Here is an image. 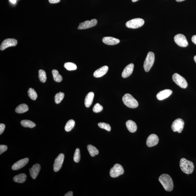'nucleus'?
<instances>
[{
    "label": "nucleus",
    "instance_id": "nucleus-28",
    "mask_svg": "<svg viewBox=\"0 0 196 196\" xmlns=\"http://www.w3.org/2000/svg\"><path fill=\"white\" fill-rule=\"evenodd\" d=\"M64 67L68 71H73L77 69V66L73 62H67L64 64Z\"/></svg>",
    "mask_w": 196,
    "mask_h": 196
},
{
    "label": "nucleus",
    "instance_id": "nucleus-3",
    "mask_svg": "<svg viewBox=\"0 0 196 196\" xmlns=\"http://www.w3.org/2000/svg\"><path fill=\"white\" fill-rule=\"evenodd\" d=\"M122 99L123 103L128 108H135L138 106L137 101L130 94H125Z\"/></svg>",
    "mask_w": 196,
    "mask_h": 196
},
{
    "label": "nucleus",
    "instance_id": "nucleus-4",
    "mask_svg": "<svg viewBox=\"0 0 196 196\" xmlns=\"http://www.w3.org/2000/svg\"><path fill=\"white\" fill-rule=\"evenodd\" d=\"M155 60V54L153 52L148 53L144 62V68L146 72H149L153 66Z\"/></svg>",
    "mask_w": 196,
    "mask_h": 196
},
{
    "label": "nucleus",
    "instance_id": "nucleus-18",
    "mask_svg": "<svg viewBox=\"0 0 196 196\" xmlns=\"http://www.w3.org/2000/svg\"><path fill=\"white\" fill-rule=\"evenodd\" d=\"M108 69L107 66H104L101 68H99L94 72V77H95L98 78L103 77L107 73Z\"/></svg>",
    "mask_w": 196,
    "mask_h": 196
},
{
    "label": "nucleus",
    "instance_id": "nucleus-8",
    "mask_svg": "<svg viewBox=\"0 0 196 196\" xmlns=\"http://www.w3.org/2000/svg\"><path fill=\"white\" fill-rule=\"evenodd\" d=\"M184 122L182 119H178L173 122L171 126L173 132L181 133L183 130Z\"/></svg>",
    "mask_w": 196,
    "mask_h": 196
},
{
    "label": "nucleus",
    "instance_id": "nucleus-16",
    "mask_svg": "<svg viewBox=\"0 0 196 196\" xmlns=\"http://www.w3.org/2000/svg\"><path fill=\"white\" fill-rule=\"evenodd\" d=\"M41 166L39 164H35L29 169L30 176L33 179L37 178L41 170Z\"/></svg>",
    "mask_w": 196,
    "mask_h": 196
},
{
    "label": "nucleus",
    "instance_id": "nucleus-10",
    "mask_svg": "<svg viewBox=\"0 0 196 196\" xmlns=\"http://www.w3.org/2000/svg\"><path fill=\"white\" fill-rule=\"evenodd\" d=\"M17 43H18V41L16 39H5L2 43L0 47V49L1 50L3 51L9 47L16 46Z\"/></svg>",
    "mask_w": 196,
    "mask_h": 196
},
{
    "label": "nucleus",
    "instance_id": "nucleus-13",
    "mask_svg": "<svg viewBox=\"0 0 196 196\" xmlns=\"http://www.w3.org/2000/svg\"><path fill=\"white\" fill-rule=\"evenodd\" d=\"M159 142V138L157 135L151 134L148 137L146 141V145L149 147L156 145Z\"/></svg>",
    "mask_w": 196,
    "mask_h": 196
},
{
    "label": "nucleus",
    "instance_id": "nucleus-9",
    "mask_svg": "<svg viewBox=\"0 0 196 196\" xmlns=\"http://www.w3.org/2000/svg\"><path fill=\"white\" fill-rule=\"evenodd\" d=\"M174 41L177 45L181 47H185L188 45L186 37L182 34H178L174 37Z\"/></svg>",
    "mask_w": 196,
    "mask_h": 196
},
{
    "label": "nucleus",
    "instance_id": "nucleus-32",
    "mask_svg": "<svg viewBox=\"0 0 196 196\" xmlns=\"http://www.w3.org/2000/svg\"><path fill=\"white\" fill-rule=\"evenodd\" d=\"M80 152L79 148L76 149L73 157V160L76 163H79L80 160Z\"/></svg>",
    "mask_w": 196,
    "mask_h": 196
},
{
    "label": "nucleus",
    "instance_id": "nucleus-26",
    "mask_svg": "<svg viewBox=\"0 0 196 196\" xmlns=\"http://www.w3.org/2000/svg\"><path fill=\"white\" fill-rule=\"evenodd\" d=\"M52 74L53 78L54 80L57 82L59 83L62 80V77L61 75L59 74L58 70L54 69L52 71Z\"/></svg>",
    "mask_w": 196,
    "mask_h": 196
},
{
    "label": "nucleus",
    "instance_id": "nucleus-21",
    "mask_svg": "<svg viewBox=\"0 0 196 196\" xmlns=\"http://www.w3.org/2000/svg\"><path fill=\"white\" fill-rule=\"evenodd\" d=\"M126 125L127 128L130 132L134 133L136 132L137 130V126L134 121L129 120L127 122Z\"/></svg>",
    "mask_w": 196,
    "mask_h": 196
},
{
    "label": "nucleus",
    "instance_id": "nucleus-37",
    "mask_svg": "<svg viewBox=\"0 0 196 196\" xmlns=\"http://www.w3.org/2000/svg\"><path fill=\"white\" fill-rule=\"evenodd\" d=\"M49 3L51 4L57 3L60 2V0H48Z\"/></svg>",
    "mask_w": 196,
    "mask_h": 196
},
{
    "label": "nucleus",
    "instance_id": "nucleus-22",
    "mask_svg": "<svg viewBox=\"0 0 196 196\" xmlns=\"http://www.w3.org/2000/svg\"><path fill=\"white\" fill-rule=\"evenodd\" d=\"M27 178L26 175L23 173L14 176L13 178V180L15 182L18 183H23L26 181Z\"/></svg>",
    "mask_w": 196,
    "mask_h": 196
},
{
    "label": "nucleus",
    "instance_id": "nucleus-42",
    "mask_svg": "<svg viewBox=\"0 0 196 196\" xmlns=\"http://www.w3.org/2000/svg\"><path fill=\"white\" fill-rule=\"evenodd\" d=\"M194 60L195 62L196 63V55L194 57Z\"/></svg>",
    "mask_w": 196,
    "mask_h": 196
},
{
    "label": "nucleus",
    "instance_id": "nucleus-19",
    "mask_svg": "<svg viewBox=\"0 0 196 196\" xmlns=\"http://www.w3.org/2000/svg\"><path fill=\"white\" fill-rule=\"evenodd\" d=\"M104 43L108 45H114L118 44L120 42L119 39L112 37H105L102 39Z\"/></svg>",
    "mask_w": 196,
    "mask_h": 196
},
{
    "label": "nucleus",
    "instance_id": "nucleus-6",
    "mask_svg": "<svg viewBox=\"0 0 196 196\" xmlns=\"http://www.w3.org/2000/svg\"><path fill=\"white\" fill-rule=\"evenodd\" d=\"M172 78L175 83L181 88L185 89L187 87L188 84L187 81L179 74L174 73L173 76Z\"/></svg>",
    "mask_w": 196,
    "mask_h": 196
},
{
    "label": "nucleus",
    "instance_id": "nucleus-2",
    "mask_svg": "<svg viewBox=\"0 0 196 196\" xmlns=\"http://www.w3.org/2000/svg\"><path fill=\"white\" fill-rule=\"evenodd\" d=\"M180 165L181 170L186 174H189L193 173L194 166L191 161L182 158L180 161Z\"/></svg>",
    "mask_w": 196,
    "mask_h": 196
},
{
    "label": "nucleus",
    "instance_id": "nucleus-27",
    "mask_svg": "<svg viewBox=\"0 0 196 196\" xmlns=\"http://www.w3.org/2000/svg\"><path fill=\"white\" fill-rule=\"evenodd\" d=\"M75 122L73 119H70L66 123L65 127V130L67 132L71 131L75 126Z\"/></svg>",
    "mask_w": 196,
    "mask_h": 196
},
{
    "label": "nucleus",
    "instance_id": "nucleus-1",
    "mask_svg": "<svg viewBox=\"0 0 196 196\" xmlns=\"http://www.w3.org/2000/svg\"><path fill=\"white\" fill-rule=\"evenodd\" d=\"M159 181L165 190L167 191H172L174 184L172 178L169 175L162 174L159 178Z\"/></svg>",
    "mask_w": 196,
    "mask_h": 196
},
{
    "label": "nucleus",
    "instance_id": "nucleus-41",
    "mask_svg": "<svg viewBox=\"0 0 196 196\" xmlns=\"http://www.w3.org/2000/svg\"><path fill=\"white\" fill-rule=\"evenodd\" d=\"M176 1L178 2H180L184 1V0H176Z\"/></svg>",
    "mask_w": 196,
    "mask_h": 196
},
{
    "label": "nucleus",
    "instance_id": "nucleus-12",
    "mask_svg": "<svg viewBox=\"0 0 196 196\" xmlns=\"http://www.w3.org/2000/svg\"><path fill=\"white\" fill-rule=\"evenodd\" d=\"M97 23H98V20L96 19H93L91 21L87 20L80 23L78 29L79 30L87 29L95 26Z\"/></svg>",
    "mask_w": 196,
    "mask_h": 196
},
{
    "label": "nucleus",
    "instance_id": "nucleus-33",
    "mask_svg": "<svg viewBox=\"0 0 196 196\" xmlns=\"http://www.w3.org/2000/svg\"><path fill=\"white\" fill-rule=\"evenodd\" d=\"M98 125L100 128L105 129V130L109 131V132L111 130V127H110V125L108 124V123H98Z\"/></svg>",
    "mask_w": 196,
    "mask_h": 196
},
{
    "label": "nucleus",
    "instance_id": "nucleus-39",
    "mask_svg": "<svg viewBox=\"0 0 196 196\" xmlns=\"http://www.w3.org/2000/svg\"><path fill=\"white\" fill-rule=\"evenodd\" d=\"M73 192L72 191H70L68 192L67 193H66L65 195H64V196H73Z\"/></svg>",
    "mask_w": 196,
    "mask_h": 196
},
{
    "label": "nucleus",
    "instance_id": "nucleus-14",
    "mask_svg": "<svg viewBox=\"0 0 196 196\" xmlns=\"http://www.w3.org/2000/svg\"><path fill=\"white\" fill-rule=\"evenodd\" d=\"M29 161V159L26 158L25 159L20 160L12 166V169L14 170H19L25 166Z\"/></svg>",
    "mask_w": 196,
    "mask_h": 196
},
{
    "label": "nucleus",
    "instance_id": "nucleus-35",
    "mask_svg": "<svg viewBox=\"0 0 196 196\" xmlns=\"http://www.w3.org/2000/svg\"><path fill=\"white\" fill-rule=\"evenodd\" d=\"M7 149V146L5 145H0V155H1L4 152L6 151Z\"/></svg>",
    "mask_w": 196,
    "mask_h": 196
},
{
    "label": "nucleus",
    "instance_id": "nucleus-29",
    "mask_svg": "<svg viewBox=\"0 0 196 196\" xmlns=\"http://www.w3.org/2000/svg\"><path fill=\"white\" fill-rule=\"evenodd\" d=\"M39 78L40 81L45 83L47 80L46 72L43 70L40 69L39 71Z\"/></svg>",
    "mask_w": 196,
    "mask_h": 196
},
{
    "label": "nucleus",
    "instance_id": "nucleus-5",
    "mask_svg": "<svg viewBox=\"0 0 196 196\" xmlns=\"http://www.w3.org/2000/svg\"><path fill=\"white\" fill-rule=\"evenodd\" d=\"M144 20L141 18H135L127 21L126 26L127 28L136 29L141 27L144 24Z\"/></svg>",
    "mask_w": 196,
    "mask_h": 196
},
{
    "label": "nucleus",
    "instance_id": "nucleus-11",
    "mask_svg": "<svg viewBox=\"0 0 196 196\" xmlns=\"http://www.w3.org/2000/svg\"><path fill=\"white\" fill-rule=\"evenodd\" d=\"M64 159L63 154H59L55 159L54 164V170L55 172H58L62 168Z\"/></svg>",
    "mask_w": 196,
    "mask_h": 196
},
{
    "label": "nucleus",
    "instance_id": "nucleus-20",
    "mask_svg": "<svg viewBox=\"0 0 196 196\" xmlns=\"http://www.w3.org/2000/svg\"><path fill=\"white\" fill-rule=\"evenodd\" d=\"M94 97V94L93 92H90L87 94L85 97V105L87 108H89L92 104Z\"/></svg>",
    "mask_w": 196,
    "mask_h": 196
},
{
    "label": "nucleus",
    "instance_id": "nucleus-17",
    "mask_svg": "<svg viewBox=\"0 0 196 196\" xmlns=\"http://www.w3.org/2000/svg\"><path fill=\"white\" fill-rule=\"evenodd\" d=\"M134 67V65L133 63L129 64L126 66L122 73V77L124 78L129 77L132 74Z\"/></svg>",
    "mask_w": 196,
    "mask_h": 196
},
{
    "label": "nucleus",
    "instance_id": "nucleus-25",
    "mask_svg": "<svg viewBox=\"0 0 196 196\" xmlns=\"http://www.w3.org/2000/svg\"><path fill=\"white\" fill-rule=\"evenodd\" d=\"M21 124L23 127H29L32 128L35 127L36 124L35 123L28 120H23L21 121Z\"/></svg>",
    "mask_w": 196,
    "mask_h": 196
},
{
    "label": "nucleus",
    "instance_id": "nucleus-24",
    "mask_svg": "<svg viewBox=\"0 0 196 196\" xmlns=\"http://www.w3.org/2000/svg\"><path fill=\"white\" fill-rule=\"evenodd\" d=\"M28 106L26 104H23L19 105L16 109V113L21 114L28 111Z\"/></svg>",
    "mask_w": 196,
    "mask_h": 196
},
{
    "label": "nucleus",
    "instance_id": "nucleus-36",
    "mask_svg": "<svg viewBox=\"0 0 196 196\" xmlns=\"http://www.w3.org/2000/svg\"><path fill=\"white\" fill-rule=\"evenodd\" d=\"M5 128V125L3 124V123H1V124H0V134L1 135L3 134Z\"/></svg>",
    "mask_w": 196,
    "mask_h": 196
},
{
    "label": "nucleus",
    "instance_id": "nucleus-15",
    "mask_svg": "<svg viewBox=\"0 0 196 196\" xmlns=\"http://www.w3.org/2000/svg\"><path fill=\"white\" fill-rule=\"evenodd\" d=\"M172 94V90L170 89H165L158 93L156 96L157 98L159 100H162L168 98Z\"/></svg>",
    "mask_w": 196,
    "mask_h": 196
},
{
    "label": "nucleus",
    "instance_id": "nucleus-34",
    "mask_svg": "<svg viewBox=\"0 0 196 196\" xmlns=\"http://www.w3.org/2000/svg\"><path fill=\"white\" fill-rule=\"evenodd\" d=\"M103 109V108L102 105L99 103H97L93 107V110L94 113H98L102 111Z\"/></svg>",
    "mask_w": 196,
    "mask_h": 196
},
{
    "label": "nucleus",
    "instance_id": "nucleus-40",
    "mask_svg": "<svg viewBox=\"0 0 196 196\" xmlns=\"http://www.w3.org/2000/svg\"><path fill=\"white\" fill-rule=\"evenodd\" d=\"M9 1H10L13 4L16 3V0H9Z\"/></svg>",
    "mask_w": 196,
    "mask_h": 196
},
{
    "label": "nucleus",
    "instance_id": "nucleus-31",
    "mask_svg": "<svg viewBox=\"0 0 196 196\" xmlns=\"http://www.w3.org/2000/svg\"><path fill=\"white\" fill-rule=\"evenodd\" d=\"M64 97V94L63 93L60 92L57 94L55 96V102L56 104L60 103L63 99Z\"/></svg>",
    "mask_w": 196,
    "mask_h": 196
},
{
    "label": "nucleus",
    "instance_id": "nucleus-7",
    "mask_svg": "<svg viewBox=\"0 0 196 196\" xmlns=\"http://www.w3.org/2000/svg\"><path fill=\"white\" fill-rule=\"evenodd\" d=\"M124 170L123 167L121 165L116 164L110 169V176L112 178H116L123 175Z\"/></svg>",
    "mask_w": 196,
    "mask_h": 196
},
{
    "label": "nucleus",
    "instance_id": "nucleus-30",
    "mask_svg": "<svg viewBox=\"0 0 196 196\" xmlns=\"http://www.w3.org/2000/svg\"><path fill=\"white\" fill-rule=\"evenodd\" d=\"M28 96L32 100H35L37 99V92L33 88H30L28 91Z\"/></svg>",
    "mask_w": 196,
    "mask_h": 196
},
{
    "label": "nucleus",
    "instance_id": "nucleus-43",
    "mask_svg": "<svg viewBox=\"0 0 196 196\" xmlns=\"http://www.w3.org/2000/svg\"><path fill=\"white\" fill-rule=\"evenodd\" d=\"M138 1V0H132V1L133 2H136Z\"/></svg>",
    "mask_w": 196,
    "mask_h": 196
},
{
    "label": "nucleus",
    "instance_id": "nucleus-23",
    "mask_svg": "<svg viewBox=\"0 0 196 196\" xmlns=\"http://www.w3.org/2000/svg\"><path fill=\"white\" fill-rule=\"evenodd\" d=\"M87 149L91 156L94 157L95 155H98L99 153L98 150L94 146L89 144L87 146Z\"/></svg>",
    "mask_w": 196,
    "mask_h": 196
},
{
    "label": "nucleus",
    "instance_id": "nucleus-38",
    "mask_svg": "<svg viewBox=\"0 0 196 196\" xmlns=\"http://www.w3.org/2000/svg\"><path fill=\"white\" fill-rule=\"evenodd\" d=\"M191 41L193 42L196 45V35H194L192 37Z\"/></svg>",
    "mask_w": 196,
    "mask_h": 196
}]
</instances>
